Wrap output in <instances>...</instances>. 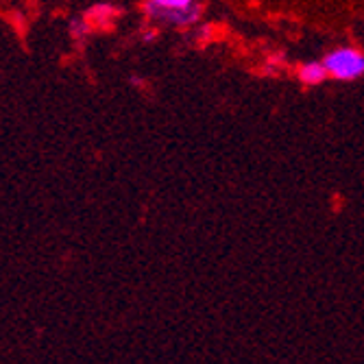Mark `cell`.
I'll return each instance as SVG.
<instances>
[{
	"label": "cell",
	"mask_w": 364,
	"mask_h": 364,
	"mask_svg": "<svg viewBox=\"0 0 364 364\" xmlns=\"http://www.w3.org/2000/svg\"><path fill=\"white\" fill-rule=\"evenodd\" d=\"M155 40H158V29H146V31H142V42L151 44Z\"/></svg>",
	"instance_id": "cell-5"
},
{
	"label": "cell",
	"mask_w": 364,
	"mask_h": 364,
	"mask_svg": "<svg viewBox=\"0 0 364 364\" xmlns=\"http://www.w3.org/2000/svg\"><path fill=\"white\" fill-rule=\"evenodd\" d=\"M297 79L305 88H315V86H321L329 79V72H327L323 61H307V64H301L297 68Z\"/></svg>",
	"instance_id": "cell-3"
},
{
	"label": "cell",
	"mask_w": 364,
	"mask_h": 364,
	"mask_svg": "<svg viewBox=\"0 0 364 364\" xmlns=\"http://www.w3.org/2000/svg\"><path fill=\"white\" fill-rule=\"evenodd\" d=\"M68 31H70V35L74 37V40H81V37H86L90 31H92V24H90V20L86 18H74V20H70V27H68Z\"/></svg>",
	"instance_id": "cell-4"
},
{
	"label": "cell",
	"mask_w": 364,
	"mask_h": 364,
	"mask_svg": "<svg viewBox=\"0 0 364 364\" xmlns=\"http://www.w3.org/2000/svg\"><path fill=\"white\" fill-rule=\"evenodd\" d=\"M323 64L329 72V79L336 81H356L364 76V53L353 46L334 48L323 57Z\"/></svg>",
	"instance_id": "cell-1"
},
{
	"label": "cell",
	"mask_w": 364,
	"mask_h": 364,
	"mask_svg": "<svg viewBox=\"0 0 364 364\" xmlns=\"http://www.w3.org/2000/svg\"><path fill=\"white\" fill-rule=\"evenodd\" d=\"M203 16V5L196 3L188 9H158L146 16V20H151L153 24H164V27H177V29H184V27H192L196 24Z\"/></svg>",
	"instance_id": "cell-2"
}]
</instances>
